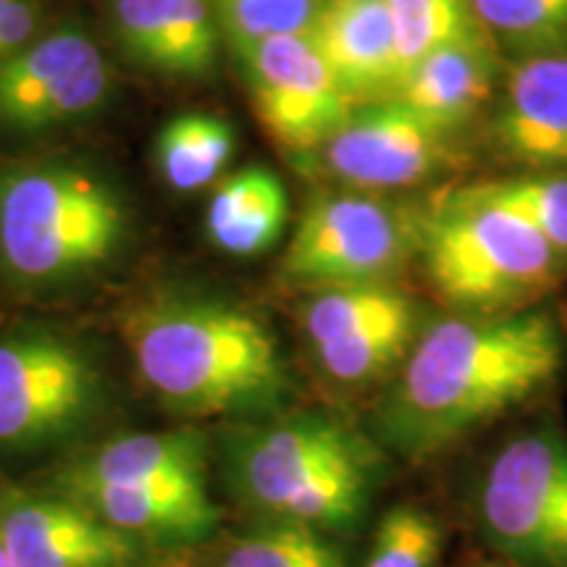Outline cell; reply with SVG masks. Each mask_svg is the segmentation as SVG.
Instances as JSON below:
<instances>
[{
  "mask_svg": "<svg viewBox=\"0 0 567 567\" xmlns=\"http://www.w3.org/2000/svg\"><path fill=\"white\" fill-rule=\"evenodd\" d=\"M42 11L34 0H0V59L40 34Z\"/></svg>",
  "mask_w": 567,
  "mask_h": 567,
  "instance_id": "28",
  "label": "cell"
},
{
  "mask_svg": "<svg viewBox=\"0 0 567 567\" xmlns=\"http://www.w3.org/2000/svg\"><path fill=\"white\" fill-rule=\"evenodd\" d=\"M308 38L354 105L394 95L400 59L386 0H323Z\"/></svg>",
  "mask_w": 567,
  "mask_h": 567,
  "instance_id": "16",
  "label": "cell"
},
{
  "mask_svg": "<svg viewBox=\"0 0 567 567\" xmlns=\"http://www.w3.org/2000/svg\"><path fill=\"white\" fill-rule=\"evenodd\" d=\"M486 542L517 567H567V436L530 429L502 444L476 486Z\"/></svg>",
  "mask_w": 567,
  "mask_h": 567,
  "instance_id": "6",
  "label": "cell"
},
{
  "mask_svg": "<svg viewBox=\"0 0 567 567\" xmlns=\"http://www.w3.org/2000/svg\"><path fill=\"white\" fill-rule=\"evenodd\" d=\"M300 318L318 368L342 386L396 375L423 331L415 300L392 281L316 289Z\"/></svg>",
  "mask_w": 567,
  "mask_h": 567,
  "instance_id": "8",
  "label": "cell"
},
{
  "mask_svg": "<svg viewBox=\"0 0 567 567\" xmlns=\"http://www.w3.org/2000/svg\"><path fill=\"white\" fill-rule=\"evenodd\" d=\"M13 567H126L134 538L61 499H19L0 515Z\"/></svg>",
  "mask_w": 567,
  "mask_h": 567,
  "instance_id": "14",
  "label": "cell"
},
{
  "mask_svg": "<svg viewBox=\"0 0 567 567\" xmlns=\"http://www.w3.org/2000/svg\"><path fill=\"white\" fill-rule=\"evenodd\" d=\"M421 216L375 193L316 197L281 258L284 279L329 289L389 281L417 255Z\"/></svg>",
  "mask_w": 567,
  "mask_h": 567,
  "instance_id": "7",
  "label": "cell"
},
{
  "mask_svg": "<svg viewBox=\"0 0 567 567\" xmlns=\"http://www.w3.org/2000/svg\"><path fill=\"white\" fill-rule=\"evenodd\" d=\"M478 27L502 55L567 51V0H471Z\"/></svg>",
  "mask_w": 567,
  "mask_h": 567,
  "instance_id": "22",
  "label": "cell"
},
{
  "mask_svg": "<svg viewBox=\"0 0 567 567\" xmlns=\"http://www.w3.org/2000/svg\"><path fill=\"white\" fill-rule=\"evenodd\" d=\"M289 221V197L279 176L250 166L231 174L210 195L205 231L213 247L234 258H255L279 243Z\"/></svg>",
  "mask_w": 567,
  "mask_h": 567,
  "instance_id": "19",
  "label": "cell"
},
{
  "mask_svg": "<svg viewBox=\"0 0 567 567\" xmlns=\"http://www.w3.org/2000/svg\"><path fill=\"white\" fill-rule=\"evenodd\" d=\"M252 105L268 134L295 153L321 151L358 109L308 34L237 48Z\"/></svg>",
  "mask_w": 567,
  "mask_h": 567,
  "instance_id": "10",
  "label": "cell"
},
{
  "mask_svg": "<svg viewBox=\"0 0 567 567\" xmlns=\"http://www.w3.org/2000/svg\"><path fill=\"white\" fill-rule=\"evenodd\" d=\"M221 567H347V557L326 530L274 520L239 538Z\"/></svg>",
  "mask_w": 567,
  "mask_h": 567,
  "instance_id": "24",
  "label": "cell"
},
{
  "mask_svg": "<svg viewBox=\"0 0 567 567\" xmlns=\"http://www.w3.org/2000/svg\"><path fill=\"white\" fill-rule=\"evenodd\" d=\"M486 567H517V565H486Z\"/></svg>",
  "mask_w": 567,
  "mask_h": 567,
  "instance_id": "30",
  "label": "cell"
},
{
  "mask_svg": "<svg viewBox=\"0 0 567 567\" xmlns=\"http://www.w3.org/2000/svg\"><path fill=\"white\" fill-rule=\"evenodd\" d=\"M111 24L130 59L155 74L205 80L218 66L224 34L208 0H111Z\"/></svg>",
  "mask_w": 567,
  "mask_h": 567,
  "instance_id": "15",
  "label": "cell"
},
{
  "mask_svg": "<svg viewBox=\"0 0 567 567\" xmlns=\"http://www.w3.org/2000/svg\"><path fill=\"white\" fill-rule=\"evenodd\" d=\"M444 528L434 513L417 505L386 509L373 530L363 567H439Z\"/></svg>",
  "mask_w": 567,
  "mask_h": 567,
  "instance_id": "26",
  "label": "cell"
},
{
  "mask_svg": "<svg viewBox=\"0 0 567 567\" xmlns=\"http://www.w3.org/2000/svg\"><path fill=\"white\" fill-rule=\"evenodd\" d=\"M95 394V371L51 334L0 339V444H32L69 429Z\"/></svg>",
  "mask_w": 567,
  "mask_h": 567,
  "instance_id": "12",
  "label": "cell"
},
{
  "mask_svg": "<svg viewBox=\"0 0 567 567\" xmlns=\"http://www.w3.org/2000/svg\"><path fill=\"white\" fill-rule=\"evenodd\" d=\"M124 334L140 379L184 413H255L287 392L274 331L237 305L166 297L134 310Z\"/></svg>",
  "mask_w": 567,
  "mask_h": 567,
  "instance_id": "2",
  "label": "cell"
},
{
  "mask_svg": "<svg viewBox=\"0 0 567 567\" xmlns=\"http://www.w3.org/2000/svg\"><path fill=\"white\" fill-rule=\"evenodd\" d=\"M126 205L74 161L0 163V268L24 284H59L109 264L126 237Z\"/></svg>",
  "mask_w": 567,
  "mask_h": 567,
  "instance_id": "4",
  "label": "cell"
},
{
  "mask_svg": "<svg viewBox=\"0 0 567 567\" xmlns=\"http://www.w3.org/2000/svg\"><path fill=\"white\" fill-rule=\"evenodd\" d=\"M182 476H205L203 439L189 431H168L116 439L76 465L66 486L145 484Z\"/></svg>",
  "mask_w": 567,
  "mask_h": 567,
  "instance_id": "20",
  "label": "cell"
},
{
  "mask_svg": "<svg viewBox=\"0 0 567 567\" xmlns=\"http://www.w3.org/2000/svg\"><path fill=\"white\" fill-rule=\"evenodd\" d=\"M492 118L496 151L530 172L567 168V51L515 59Z\"/></svg>",
  "mask_w": 567,
  "mask_h": 567,
  "instance_id": "13",
  "label": "cell"
},
{
  "mask_svg": "<svg viewBox=\"0 0 567 567\" xmlns=\"http://www.w3.org/2000/svg\"><path fill=\"white\" fill-rule=\"evenodd\" d=\"M565 368V331L549 310L452 316L423 326L375 410L379 436L408 463L442 455L528 405Z\"/></svg>",
  "mask_w": 567,
  "mask_h": 567,
  "instance_id": "1",
  "label": "cell"
},
{
  "mask_svg": "<svg viewBox=\"0 0 567 567\" xmlns=\"http://www.w3.org/2000/svg\"><path fill=\"white\" fill-rule=\"evenodd\" d=\"M113 69L90 32L63 24L0 59V132L45 134L97 113Z\"/></svg>",
  "mask_w": 567,
  "mask_h": 567,
  "instance_id": "9",
  "label": "cell"
},
{
  "mask_svg": "<svg viewBox=\"0 0 567 567\" xmlns=\"http://www.w3.org/2000/svg\"><path fill=\"white\" fill-rule=\"evenodd\" d=\"M381 455L334 415L308 413L247 431L234 442L231 478L274 520L326 534L363 523L379 486Z\"/></svg>",
  "mask_w": 567,
  "mask_h": 567,
  "instance_id": "3",
  "label": "cell"
},
{
  "mask_svg": "<svg viewBox=\"0 0 567 567\" xmlns=\"http://www.w3.org/2000/svg\"><path fill=\"white\" fill-rule=\"evenodd\" d=\"M417 258L431 289L467 316L534 308L567 271L559 252L526 218L471 187L421 216Z\"/></svg>",
  "mask_w": 567,
  "mask_h": 567,
  "instance_id": "5",
  "label": "cell"
},
{
  "mask_svg": "<svg viewBox=\"0 0 567 567\" xmlns=\"http://www.w3.org/2000/svg\"><path fill=\"white\" fill-rule=\"evenodd\" d=\"M502 53L484 32L423 55L396 84V101L444 132L457 134L484 111L502 80Z\"/></svg>",
  "mask_w": 567,
  "mask_h": 567,
  "instance_id": "17",
  "label": "cell"
},
{
  "mask_svg": "<svg viewBox=\"0 0 567 567\" xmlns=\"http://www.w3.org/2000/svg\"><path fill=\"white\" fill-rule=\"evenodd\" d=\"M471 189L526 218L567 264V172H530Z\"/></svg>",
  "mask_w": 567,
  "mask_h": 567,
  "instance_id": "25",
  "label": "cell"
},
{
  "mask_svg": "<svg viewBox=\"0 0 567 567\" xmlns=\"http://www.w3.org/2000/svg\"><path fill=\"white\" fill-rule=\"evenodd\" d=\"M231 51L281 34H308L323 0H208Z\"/></svg>",
  "mask_w": 567,
  "mask_h": 567,
  "instance_id": "27",
  "label": "cell"
},
{
  "mask_svg": "<svg viewBox=\"0 0 567 567\" xmlns=\"http://www.w3.org/2000/svg\"><path fill=\"white\" fill-rule=\"evenodd\" d=\"M237 153L231 124L210 113H182L155 140L161 176L176 193H197L221 179Z\"/></svg>",
  "mask_w": 567,
  "mask_h": 567,
  "instance_id": "21",
  "label": "cell"
},
{
  "mask_svg": "<svg viewBox=\"0 0 567 567\" xmlns=\"http://www.w3.org/2000/svg\"><path fill=\"white\" fill-rule=\"evenodd\" d=\"M392 13L400 80L410 66L436 48L471 34L484 32L478 27L471 0H386Z\"/></svg>",
  "mask_w": 567,
  "mask_h": 567,
  "instance_id": "23",
  "label": "cell"
},
{
  "mask_svg": "<svg viewBox=\"0 0 567 567\" xmlns=\"http://www.w3.org/2000/svg\"><path fill=\"white\" fill-rule=\"evenodd\" d=\"M92 513L124 534L197 538L210 534L218 509L205 476H182L145 484H90L71 488Z\"/></svg>",
  "mask_w": 567,
  "mask_h": 567,
  "instance_id": "18",
  "label": "cell"
},
{
  "mask_svg": "<svg viewBox=\"0 0 567 567\" xmlns=\"http://www.w3.org/2000/svg\"><path fill=\"white\" fill-rule=\"evenodd\" d=\"M326 172L363 193L415 187L455 161V134L396 97L358 105L321 147Z\"/></svg>",
  "mask_w": 567,
  "mask_h": 567,
  "instance_id": "11",
  "label": "cell"
},
{
  "mask_svg": "<svg viewBox=\"0 0 567 567\" xmlns=\"http://www.w3.org/2000/svg\"><path fill=\"white\" fill-rule=\"evenodd\" d=\"M0 567H13L9 551H6V547H3V538H0Z\"/></svg>",
  "mask_w": 567,
  "mask_h": 567,
  "instance_id": "29",
  "label": "cell"
}]
</instances>
